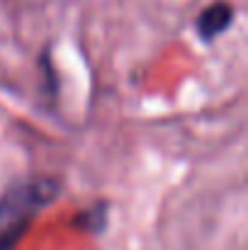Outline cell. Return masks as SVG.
Here are the masks:
<instances>
[{
  "mask_svg": "<svg viewBox=\"0 0 248 250\" xmlns=\"http://www.w3.org/2000/svg\"><path fill=\"white\" fill-rule=\"evenodd\" d=\"M234 17H236L234 5L226 2V0H217V2L207 5V7L197 15V20H195V32H197V37H200L202 42L209 44V42H214L217 37H222V34L234 24Z\"/></svg>",
  "mask_w": 248,
  "mask_h": 250,
  "instance_id": "2",
  "label": "cell"
},
{
  "mask_svg": "<svg viewBox=\"0 0 248 250\" xmlns=\"http://www.w3.org/2000/svg\"><path fill=\"white\" fill-rule=\"evenodd\" d=\"M107 211H110V204L105 199L92 202L90 207H85L83 211L73 216V226L81 231H88V233H102L107 226Z\"/></svg>",
  "mask_w": 248,
  "mask_h": 250,
  "instance_id": "3",
  "label": "cell"
},
{
  "mask_svg": "<svg viewBox=\"0 0 248 250\" xmlns=\"http://www.w3.org/2000/svg\"><path fill=\"white\" fill-rule=\"evenodd\" d=\"M61 185L56 177H27L15 180L0 194V250H12L34 216L49 207Z\"/></svg>",
  "mask_w": 248,
  "mask_h": 250,
  "instance_id": "1",
  "label": "cell"
}]
</instances>
